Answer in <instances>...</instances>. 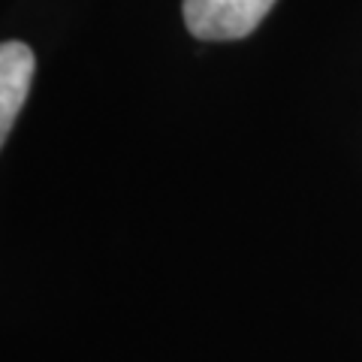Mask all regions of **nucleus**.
<instances>
[{
	"label": "nucleus",
	"mask_w": 362,
	"mask_h": 362,
	"mask_svg": "<svg viewBox=\"0 0 362 362\" xmlns=\"http://www.w3.org/2000/svg\"><path fill=\"white\" fill-rule=\"evenodd\" d=\"M37 58L25 42H0V148L30 94Z\"/></svg>",
	"instance_id": "obj_2"
},
{
	"label": "nucleus",
	"mask_w": 362,
	"mask_h": 362,
	"mask_svg": "<svg viewBox=\"0 0 362 362\" xmlns=\"http://www.w3.org/2000/svg\"><path fill=\"white\" fill-rule=\"evenodd\" d=\"M275 0H185V25L197 40L223 42L254 33Z\"/></svg>",
	"instance_id": "obj_1"
}]
</instances>
